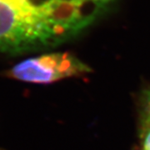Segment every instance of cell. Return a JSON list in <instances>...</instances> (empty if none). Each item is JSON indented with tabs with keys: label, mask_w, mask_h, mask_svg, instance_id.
I'll list each match as a JSON object with an SVG mask.
<instances>
[{
	"label": "cell",
	"mask_w": 150,
	"mask_h": 150,
	"mask_svg": "<svg viewBox=\"0 0 150 150\" xmlns=\"http://www.w3.org/2000/svg\"><path fill=\"white\" fill-rule=\"evenodd\" d=\"M54 45L44 11L33 0H0V53L16 54Z\"/></svg>",
	"instance_id": "1"
},
{
	"label": "cell",
	"mask_w": 150,
	"mask_h": 150,
	"mask_svg": "<svg viewBox=\"0 0 150 150\" xmlns=\"http://www.w3.org/2000/svg\"><path fill=\"white\" fill-rule=\"evenodd\" d=\"M90 69L74 55L53 53L33 57L19 62L6 73L16 80L46 84L66 78L86 74Z\"/></svg>",
	"instance_id": "2"
},
{
	"label": "cell",
	"mask_w": 150,
	"mask_h": 150,
	"mask_svg": "<svg viewBox=\"0 0 150 150\" xmlns=\"http://www.w3.org/2000/svg\"><path fill=\"white\" fill-rule=\"evenodd\" d=\"M141 150H150V117L148 118L144 131Z\"/></svg>",
	"instance_id": "3"
},
{
	"label": "cell",
	"mask_w": 150,
	"mask_h": 150,
	"mask_svg": "<svg viewBox=\"0 0 150 150\" xmlns=\"http://www.w3.org/2000/svg\"><path fill=\"white\" fill-rule=\"evenodd\" d=\"M93 3H95L97 4L98 5L101 6V7H105V6L107 5L109 3V2H111L112 0H92Z\"/></svg>",
	"instance_id": "4"
},
{
	"label": "cell",
	"mask_w": 150,
	"mask_h": 150,
	"mask_svg": "<svg viewBox=\"0 0 150 150\" xmlns=\"http://www.w3.org/2000/svg\"><path fill=\"white\" fill-rule=\"evenodd\" d=\"M149 104H150V93H149Z\"/></svg>",
	"instance_id": "5"
}]
</instances>
